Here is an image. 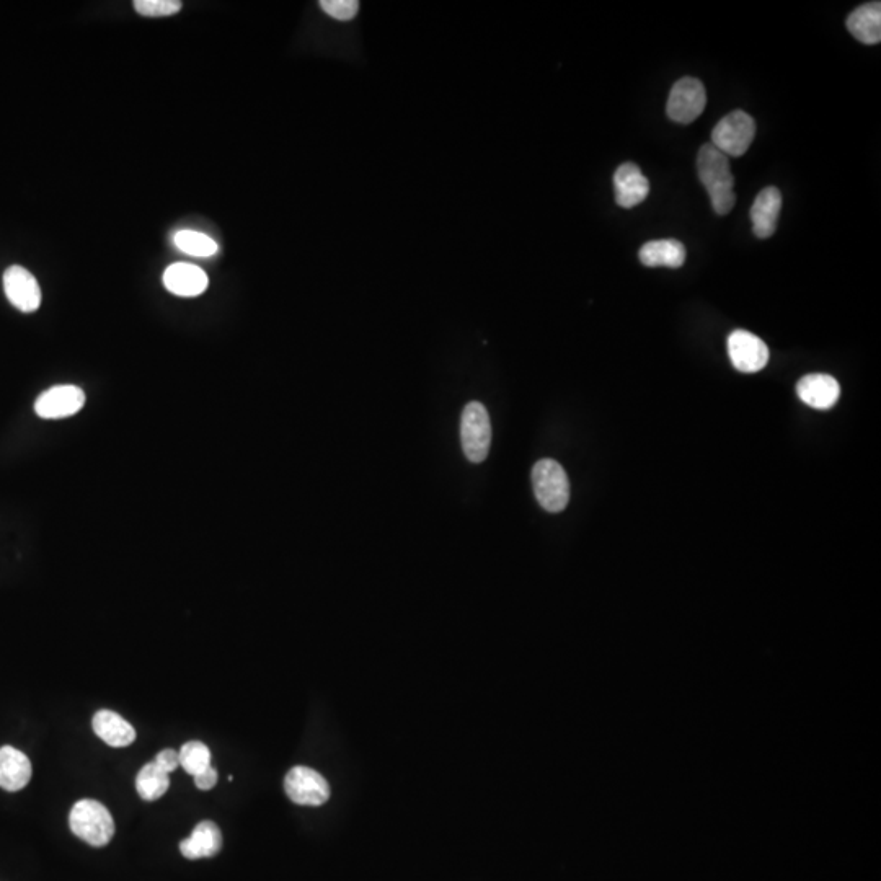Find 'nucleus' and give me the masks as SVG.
Segmentation results:
<instances>
[{
    "mask_svg": "<svg viewBox=\"0 0 881 881\" xmlns=\"http://www.w3.org/2000/svg\"><path fill=\"white\" fill-rule=\"evenodd\" d=\"M697 170L705 190L712 200L713 211L718 216H725L735 208V178L730 170L727 155L718 151L712 144L700 147L697 155Z\"/></svg>",
    "mask_w": 881,
    "mask_h": 881,
    "instance_id": "f257e3e1",
    "label": "nucleus"
},
{
    "mask_svg": "<svg viewBox=\"0 0 881 881\" xmlns=\"http://www.w3.org/2000/svg\"><path fill=\"white\" fill-rule=\"evenodd\" d=\"M72 833L93 847H105L115 836V821L107 806L97 800H80L69 815Z\"/></svg>",
    "mask_w": 881,
    "mask_h": 881,
    "instance_id": "f03ea898",
    "label": "nucleus"
},
{
    "mask_svg": "<svg viewBox=\"0 0 881 881\" xmlns=\"http://www.w3.org/2000/svg\"><path fill=\"white\" fill-rule=\"evenodd\" d=\"M532 487L539 505L549 513H560L570 501V482L562 465L542 459L532 469Z\"/></svg>",
    "mask_w": 881,
    "mask_h": 881,
    "instance_id": "7ed1b4c3",
    "label": "nucleus"
},
{
    "mask_svg": "<svg viewBox=\"0 0 881 881\" xmlns=\"http://www.w3.org/2000/svg\"><path fill=\"white\" fill-rule=\"evenodd\" d=\"M462 449L472 464L485 461L492 444V423L487 408L480 402L465 405L461 418Z\"/></svg>",
    "mask_w": 881,
    "mask_h": 881,
    "instance_id": "20e7f679",
    "label": "nucleus"
},
{
    "mask_svg": "<svg viewBox=\"0 0 881 881\" xmlns=\"http://www.w3.org/2000/svg\"><path fill=\"white\" fill-rule=\"evenodd\" d=\"M756 136V123L746 111H731L713 128L712 144L727 157H741L748 152Z\"/></svg>",
    "mask_w": 881,
    "mask_h": 881,
    "instance_id": "39448f33",
    "label": "nucleus"
},
{
    "mask_svg": "<svg viewBox=\"0 0 881 881\" xmlns=\"http://www.w3.org/2000/svg\"><path fill=\"white\" fill-rule=\"evenodd\" d=\"M284 790L291 802L301 806L324 805L332 793L324 775L306 766H296L288 772Z\"/></svg>",
    "mask_w": 881,
    "mask_h": 881,
    "instance_id": "423d86ee",
    "label": "nucleus"
},
{
    "mask_svg": "<svg viewBox=\"0 0 881 881\" xmlns=\"http://www.w3.org/2000/svg\"><path fill=\"white\" fill-rule=\"evenodd\" d=\"M707 105V92L699 79L684 77L673 85L669 93L668 116L679 124L696 121Z\"/></svg>",
    "mask_w": 881,
    "mask_h": 881,
    "instance_id": "0eeeda50",
    "label": "nucleus"
},
{
    "mask_svg": "<svg viewBox=\"0 0 881 881\" xmlns=\"http://www.w3.org/2000/svg\"><path fill=\"white\" fill-rule=\"evenodd\" d=\"M728 355L736 369L753 374L766 368L769 348L761 338L746 330H735L728 337Z\"/></svg>",
    "mask_w": 881,
    "mask_h": 881,
    "instance_id": "6e6552de",
    "label": "nucleus"
},
{
    "mask_svg": "<svg viewBox=\"0 0 881 881\" xmlns=\"http://www.w3.org/2000/svg\"><path fill=\"white\" fill-rule=\"evenodd\" d=\"M85 405V392L77 386H54L36 399L35 412L45 420H62L76 415Z\"/></svg>",
    "mask_w": 881,
    "mask_h": 881,
    "instance_id": "1a4fd4ad",
    "label": "nucleus"
},
{
    "mask_svg": "<svg viewBox=\"0 0 881 881\" xmlns=\"http://www.w3.org/2000/svg\"><path fill=\"white\" fill-rule=\"evenodd\" d=\"M4 293L10 304L23 314L36 312L41 306L40 284L27 268L12 265L4 273Z\"/></svg>",
    "mask_w": 881,
    "mask_h": 881,
    "instance_id": "9d476101",
    "label": "nucleus"
},
{
    "mask_svg": "<svg viewBox=\"0 0 881 881\" xmlns=\"http://www.w3.org/2000/svg\"><path fill=\"white\" fill-rule=\"evenodd\" d=\"M616 201L620 208H635L647 200L650 193V182L642 170L634 162H625L614 175Z\"/></svg>",
    "mask_w": 881,
    "mask_h": 881,
    "instance_id": "9b49d317",
    "label": "nucleus"
},
{
    "mask_svg": "<svg viewBox=\"0 0 881 881\" xmlns=\"http://www.w3.org/2000/svg\"><path fill=\"white\" fill-rule=\"evenodd\" d=\"M797 394L806 405L816 410H829L841 395L839 382L828 374H808L797 384Z\"/></svg>",
    "mask_w": 881,
    "mask_h": 881,
    "instance_id": "f8f14e48",
    "label": "nucleus"
},
{
    "mask_svg": "<svg viewBox=\"0 0 881 881\" xmlns=\"http://www.w3.org/2000/svg\"><path fill=\"white\" fill-rule=\"evenodd\" d=\"M167 291L180 297H196L208 289V275L190 263H173L164 273Z\"/></svg>",
    "mask_w": 881,
    "mask_h": 881,
    "instance_id": "ddd939ff",
    "label": "nucleus"
},
{
    "mask_svg": "<svg viewBox=\"0 0 881 881\" xmlns=\"http://www.w3.org/2000/svg\"><path fill=\"white\" fill-rule=\"evenodd\" d=\"M782 209V195L775 186H767L756 196L751 208L753 232L759 239H769L774 235Z\"/></svg>",
    "mask_w": 881,
    "mask_h": 881,
    "instance_id": "4468645a",
    "label": "nucleus"
},
{
    "mask_svg": "<svg viewBox=\"0 0 881 881\" xmlns=\"http://www.w3.org/2000/svg\"><path fill=\"white\" fill-rule=\"evenodd\" d=\"M221 829L213 821H201L190 837L180 842V851L188 860L208 859L221 852Z\"/></svg>",
    "mask_w": 881,
    "mask_h": 881,
    "instance_id": "2eb2a0df",
    "label": "nucleus"
},
{
    "mask_svg": "<svg viewBox=\"0 0 881 881\" xmlns=\"http://www.w3.org/2000/svg\"><path fill=\"white\" fill-rule=\"evenodd\" d=\"M31 774L30 759L22 751L12 746L0 748V789L18 792L27 787Z\"/></svg>",
    "mask_w": 881,
    "mask_h": 881,
    "instance_id": "dca6fc26",
    "label": "nucleus"
},
{
    "mask_svg": "<svg viewBox=\"0 0 881 881\" xmlns=\"http://www.w3.org/2000/svg\"><path fill=\"white\" fill-rule=\"evenodd\" d=\"M93 731L111 748H126L136 740V730L121 715L111 710H100L93 717Z\"/></svg>",
    "mask_w": 881,
    "mask_h": 881,
    "instance_id": "f3484780",
    "label": "nucleus"
},
{
    "mask_svg": "<svg viewBox=\"0 0 881 881\" xmlns=\"http://www.w3.org/2000/svg\"><path fill=\"white\" fill-rule=\"evenodd\" d=\"M846 23L854 38L865 45H877L881 41L880 2L860 5L847 17Z\"/></svg>",
    "mask_w": 881,
    "mask_h": 881,
    "instance_id": "a211bd4d",
    "label": "nucleus"
},
{
    "mask_svg": "<svg viewBox=\"0 0 881 881\" xmlns=\"http://www.w3.org/2000/svg\"><path fill=\"white\" fill-rule=\"evenodd\" d=\"M638 258L643 265L650 268H681L686 262V247L674 239L650 240L640 248Z\"/></svg>",
    "mask_w": 881,
    "mask_h": 881,
    "instance_id": "6ab92c4d",
    "label": "nucleus"
},
{
    "mask_svg": "<svg viewBox=\"0 0 881 881\" xmlns=\"http://www.w3.org/2000/svg\"><path fill=\"white\" fill-rule=\"evenodd\" d=\"M169 787V774L164 769H160L154 761L142 767L136 777V790H138L139 797L146 802H154V800L164 797Z\"/></svg>",
    "mask_w": 881,
    "mask_h": 881,
    "instance_id": "aec40b11",
    "label": "nucleus"
},
{
    "mask_svg": "<svg viewBox=\"0 0 881 881\" xmlns=\"http://www.w3.org/2000/svg\"><path fill=\"white\" fill-rule=\"evenodd\" d=\"M173 244L180 252L191 257L209 258L219 252V245L209 235L196 231H178L173 237Z\"/></svg>",
    "mask_w": 881,
    "mask_h": 881,
    "instance_id": "412c9836",
    "label": "nucleus"
},
{
    "mask_svg": "<svg viewBox=\"0 0 881 881\" xmlns=\"http://www.w3.org/2000/svg\"><path fill=\"white\" fill-rule=\"evenodd\" d=\"M178 756H180V767L193 777L211 766V751L201 741L183 744Z\"/></svg>",
    "mask_w": 881,
    "mask_h": 881,
    "instance_id": "4be33fe9",
    "label": "nucleus"
},
{
    "mask_svg": "<svg viewBox=\"0 0 881 881\" xmlns=\"http://www.w3.org/2000/svg\"><path fill=\"white\" fill-rule=\"evenodd\" d=\"M134 10L144 17H170L182 10L180 0H136Z\"/></svg>",
    "mask_w": 881,
    "mask_h": 881,
    "instance_id": "5701e85b",
    "label": "nucleus"
},
{
    "mask_svg": "<svg viewBox=\"0 0 881 881\" xmlns=\"http://www.w3.org/2000/svg\"><path fill=\"white\" fill-rule=\"evenodd\" d=\"M320 9L335 20L348 22L358 14L359 4L356 0H322Z\"/></svg>",
    "mask_w": 881,
    "mask_h": 881,
    "instance_id": "b1692460",
    "label": "nucleus"
},
{
    "mask_svg": "<svg viewBox=\"0 0 881 881\" xmlns=\"http://www.w3.org/2000/svg\"><path fill=\"white\" fill-rule=\"evenodd\" d=\"M154 762L160 769H164L167 774H170V772L177 771L178 767H180V756L173 749H164V751H160L157 754Z\"/></svg>",
    "mask_w": 881,
    "mask_h": 881,
    "instance_id": "393cba45",
    "label": "nucleus"
},
{
    "mask_svg": "<svg viewBox=\"0 0 881 881\" xmlns=\"http://www.w3.org/2000/svg\"><path fill=\"white\" fill-rule=\"evenodd\" d=\"M196 787L200 790H211L217 784V771L213 766L204 769L200 774L195 775Z\"/></svg>",
    "mask_w": 881,
    "mask_h": 881,
    "instance_id": "a878e982",
    "label": "nucleus"
}]
</instances>
